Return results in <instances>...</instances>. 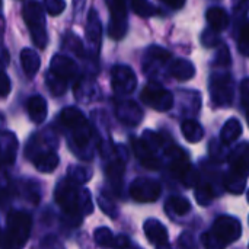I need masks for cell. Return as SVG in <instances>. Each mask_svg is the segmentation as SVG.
Listing matches in <instances>:
<instances>
[{"instance_id":"cell-17","label":"cell","mask_w":249,"mask_h":249,"mask_svg":"<svg viewBox=\"0 0 249 249\" xmlns=\"http://www.w3.org/2000/svg\"><path fill=\"white\" fill-rule=\"evenodd\" d=\"M18 140L13 133L1 131L0 133V165L12 163L16 158Z\"/></svg>"},{"instance_id":"cell-16","label":"cell","mask_w":249,"mask_h":249,"mask_svg":"<svg viewBox=\"0 0 249 249\" xmlns=\"http://www.w3.org/2000/svg\"><path fill=\"white\" fill-rule=\"evenodd\" d=\"M143 229L150 244L156 247H165L168 244V232L159 220L147 219L143 225Z\"/></svg>"},{"instance_id":"cell-44","label":"cell","mask_w":249,"mask_h":249,"mask_svg":"<svg viewBox=\"0 0 249 249\" xmlns=\"http://www.w3.org/2000/svg\"><path fill=\"white\" fill-rule=\"evenodd\" d=\"M130 249H142V248H140V247H131V245H130Z\"/></svg>"},{"instance_id":"cell-10","label":"cell","mask_w":249,"mask_h":249,"mask_svg":"<svg viewBox=\"0 0 249 249\" xmlns=\"http://www.w3.org/2000/svg\"><path fill=\"white\" fill-rule=\"evenodd\" d=\"M111 86L117 95H130L137 86L136 73L125 64H115L111 70Z\"/></svg>"},{"instance_id":"cell-41","label":"cell","mask_w":249,"mask_h":249,"mask_svg":"<svg viewBox=\"0 0 249 249\" xmlns=\"http://www.w3.org/2000/svg\"><path fill=\"white\" fill-rule=\"evenodd\" d=\"M130 239L128 236L125 235H120V236H115L114 238V244H112V248L115 249H128L130 248Z\"/></svg>"},{"instance_id":"cell-4","label":"cell","mask_w":249,"mask_h":249,"mask_svg":"<svg viewBox=\"0 0 249 249\" xmlns=\"http://www.w3.org/2000/svg\"><path fill=\"white\" fill-rule=\"evenodd\" d=\"M60 120L64 124V127L70 131L71 142L76 144V147L80 150H86L92 140V130L83 112L73 107L64 108L60 114Z\"/></svg>"},{"instance_id":"cell-2","label":"cell","mask_w":249,"mask_h":249,"mask_svg":"<svg viewBox=\"0 0 249 249\" xmlns=\"http://www.w3.org/2000/svg\"><path fill=\"white\" fill-rule=\"evenodd\" d=\"M55 201L70 217H80L82 213H88L86 206L92 209L89 191H79L71 181H61L55 188Z\"/></svg>"},{"instance_id":"cell-30","label":"cell","mask_w":249,"mask_h":249,"mask_svg":"<svg viewBox=\"0 0 249 249\" xmlns=\"http://www.w3.org/2000/svg\"><path fill=\"white\" fill-rule=\"evenodd\" d=\"M93 236H95V242H96L98 245H101V247H105V248L112 247L114 238H115V236L112 235V232H111L108 228H98V229L95 231Z\"/></svg>"},{"instance_id":"cell-24","label":"cell","mask_w":249,"mask_h":249,"mask_svg":"<svg viewBox=\"0 0 249 249\" xmlns=\"http://www.w3.org/2000/svg\"><path fill=\"white\" fill-rule=\"evenodd\" d=\"M242 134V124L238 118H231L226 121L220 131V140L223 144H231L236 142Z\"/></svg>"},{"instance_id":"cell-13","label":"cell","mask_w":249,"mask_h":249,"mask_svg":"<svg viewBox=\"0 0 249 249\" xmlns=\"http://www.w3.org/2000/svg\"><path fill=\"white\" fill-rule=\"evenodd\" d=\"M115 115L121 123H124L127 125H139L143 120V109L137 102H134L131 99L117 101L115 102Z\"/></svg>"},{"instance_id":"cell-7","label":"cell","mask_w":249,"mask_h":249,"mask_svg":"<svg viewBox=\"0 0 249 249\" xmlns=\"http://www.w3.org/2000/svg\"><path fill=\"white\" fill-rule=\"evenodd\" d=\"M217 244H220L223 248L236 242L242 235V226L241 222L232 216H220L214 220L212 231L209 232Z\"/></svg>"},{"instance_id":"cell-25","label":"cell","mask_w":249,"mask_h":249,"mask_svg":"<svg viewBox=\"0 0 249 249\" xmlns=\"http://www.w3.org/2000/svg\"><path fill=\"white\" fill-rule=\"evenodd\" d=\"M181 130L185 140L190 143H198L204 137V128L196 120H185L181 125Z\"/></svg>"},{"instance_id":"cell-12","label":"cell","mask_w":249,"mask_h":249,"mask_svg":"<svg viewBox=\"0 0 249 249\" xmlns=\"http://www.w3.org/2000/svg\"><path fill=\"white\" fill-rule=\"evenodd\" d=\"M160 185L149 178H137L131 187H130V194L133 200L139 203H153L160 197Z\"/></svg>"},{"instance_id":"cell-18","label":"cell","mask_w":249,"mask_h":249,"mask_svg":"<svg viewBox=\"0 0 249 249\" xmlns=\"http://www.w3.org/2000/svg\"><path fill=\"white\" fill-rule=\"evenodd\" d=\"M231 174L247 178L248 174V144L244 143L231 156Z\"/></svg>"},{"instance_id":"cell-40","label":"cell","mask_w":249,"mask_h":249,"mask_svg":"<svg viewBox=\"0 0 249 249\" xmlns=\"http://www.w3.org/2000/svg\"><path fill=\"white\" fill-rule=\"evenodd\" d=\"M201 242L206 249H225L220 244H217V241H214V238L209 232L201 236Z\"/></svg>"},{"instance_id":"cell-37","label":"cell","mask_w":249,"mask_h":249,"mask_svg":"<svg viewBox=\"0 0 249 249\" xmlns=\"http://www.w3.org/2000/svg\"><path fill=\"white\" fill-rule=\"evenodd\" d=\"M12 90V83L9 76L4 73L3 69H0V98H6Z\"/></svg>"},{"instance_id":"cell-32","label":"cell","mask_w":249,"mask_h":249,"mask_svg":"<svg viewBox=\"0 0 249 249\" xmlns=\"http://www.w3.org/2000/svg\"><path fill=\"white\" fill-rule=\"evenodd\" d=\"M231 51L228 48V45L222 44L217 51H216V55H214V66L216 67H228L231 66Z\"/></svg>"},{"instance_id":"cell-9","label":"cell","mask_w":249,"mask_h":249,"mask_svg":"<svg viewBox=\"0 0 249 249\" xmlns=\"http://www.w3.org/2000/svg\"><path fill=\"white\" fill-rule=\"evenodd\" d=\"M142 101L147 107H150L156 111L165 112L174 107L175 98L168 89H165L158 82H150L142 92Z\"/></svg>"},{"instance_id":"cell-39","label":"cell","mask_w":249,"mask_h":249,"mask_svg":"<svg viewBox=\"0 0 249 249\" xmlns=\"http://www.w3.org/2000/svg\"><path fill=\"white\" fill-rule=\"evenodd\" d=\"M248 96H249V80L245 77L241 83V102L242 108L247 112L248 111Z\"/></svg>"},{"instance_id":"cell-26","label":"cell","mask_w":249,"mask_h":249,"mask_svg":"<svg viewBox=\"0 0 249 249\" xmlns=\"http://www.w3.org/2000/svg\"><path fill=\"white\" fill-rule=\"evenodd\" d=\"M63 47L66 50H69L70 53H73L76 57L82 58L85 55V47H83V42L79 36L73 35L71 32H67L63 38Z\"/></svg>"},{"instance_id":"cell-22","label":"cell","mask_w":249,"mask_h":249,"mask_svg":"<svg viewBox=\"0 0 249 249\" xmlns=\"http://www.w3.org/2000/svg\"><path fill=\"white\" fill-rule=\"evenodd\" d=\"M32 162H34L35 168H36L39 172L50 174V172H53V171L58 166L60 159H58V156H57L55 152L48 150V152H39V153L32 159Z\"/></svg>"},{"instance_id":"cell-27","label":"cell","mask_w":249,"mask_h":249,"mask_svg":"<svg viewBox=\"0 0 249 249\" xmlns=\"http://www.w3.org/2000/svg\"><path fill=\"white\" fill-rule=\"evenodd\" d=\"M131 7L134 10L136 15L142 16V18H152L155 15H158V7L150 3L149 0H131Z\"/></svg>"},{"instance_id":"cell-31","label":"cell","mask_w":249,"mask_h":249,"mask_svg":"<svg viewBox=\"0 0 249 249\" xmlns=\"http://www.w3.org/2000/svg\"><path fill=\"white\" fill-rule=\"evenodd\" d=\"M238 47L242 55H248L249 50V35H248V20L244 18L241 22V29H239V38H238Z\"/></svg>"},{"instance_id":"cell-38","label":"cell","mask_w":249,"mask_h":249,"mask_svg":"<svg viewBox=\"0 0 249 249\" xmlns=\"http://www.w3.org/2000/svg\"><path fill=\"white\" fill-rule=\"evenodd\" d=\"M98 203H99V207L102 209V212H105L107 214H109L111 217H115L117 216V209L115 206L109 201V198H105L104 196H101L98 198Z\"/></svg>"},{"instance_id":"cell-28","label":"cell","mask_w":249,"mask_h":249,"mask_svg":"<svg viewBox=\"0 0 249 249\" xmlns=\"http://www.w3.org/2000/svg\"><path fill=\"white\" fill-rule=\"evenodd\" d=\"M107 174H108L109 179L112 181V184H115L118 187L121 184L123 174H124V162H121V160L111 162L109 166H108V169H107Z\"/></svg>"},{"instance_id":"cell-20","label":"cell","mask_w":249,"mask_h":249,"mask_svg":"<svg viewBox=\"0 0 249 249\" xmlns=\"http://www.w3.org/2000/svg\"><path fill=\"white\" fill-rule=\"evenodd\" d=\"M169 74L177 80H190L196 74V67L190 60L185 58H177L169 66Z\"/></svg>"},{"instance_id":"cell-35","label":"cell","mask_w":249,"mask_h":249,"mask_svg":"<svg viewBox=\"0 0 249 249\" xmlns=\"http://www.w3.org/2000/svg\"><path fill=\"white\" fill-rule=\"evenodd\" d=\"M196 197H197V201L201 206H207L212 201V198H213V190L209 185H200L197 188Z\"/></svg>"},{"instance_id":"cell-36","label":"cell","mask_w":249,"mask_h":249,"mask_svg":"<svg viewBox=\"0 0 249 249\" xmlns=\"http://www.w3.org/2000/svg\"><path fill=\"white\" fill-rule=\"evenodd\" d=\"M90 177H92V172L86 171L85 168H71V171H70V178L73 179L71 182L76 181V182L82 184V182L88 181Z\"/></svg>"},{"instance_id":"cell-21","label":"cell","mask_w":249,"mask_h":249,"mask_svg":"<svg viewBox=\"0 0 249 249\" xmlns=\"http://www.w3.org/2000/svg\"><path fill=\"white\" fill-rule=\"evenodd\" d=\"M20 64L28 77H34L41 66V58L38 53L32 48H23L20 51Z\"/></svg>"},{"instance_id":"cell-43","label":"cell","mask_w":249,"mask_h":249,"mask_svg":"<svg viewBox=\"0 0 249 249\" xmlns=\"http://www.w3.org/2000/svg\"><path fill=\"white\" fill-rule=\"evenodd\" d=\"M165 4H168L171 9H181L185 4V0H162Z\"/></svg>"},{"instance_id":"cell-33","label":"cell","mask_w":249,"mask_h":249,"mask_svg":"<svg viewBox=\"0 0 249 249\" xmlns=\"http://www.w3.org/2000/svg\"><path fill=\"white\" fill-rule=\"evenodd\" d=\"M220 41H222V39H220L219 32L214 31V29H212V28L206 29V31L203 32V35H201V42H203L206 47H209V48L217 47V45L220 44Z\"/></svg>"},{"instance_id":"cell-8","label":"cell","mask_w":249,"mask_h":249,"mask_svg":"<svg viewBox=\"0 0 249 249\" xmlns=\"http://www.w3.org/2000/svg\"><path fill=\"white\" fill-rule=\"evenodd\" d=\"M107 4L109 9V36L117 41L123 39L128 31L127 0H107Z\"/></svg>"},{"instance_id":"cell-45","label":"cell","mask_w":249,"mask_h":249,"mask_svg":"<svg viewBox=\"0 0 249 249\" xmlns=\"http://www.w3.org/2000/svg\"><path fill=\"white\" fill-rule=\"evenodd\" d=\"M1 6H3V3H1V0H0V12H1Z\"/></svg>"},{"instance_id":"cell-19","label":"cell","mask_w":249,"mask_h":249,"mask_svg":"<svg viewBox=\"0 0 249 249\" xmlns=\"http://www.w3.org/2000/svg\"><path fill=\"white\" fill-rule=\"evenodd\" d=\"M26 109H28V114H29V118L32 120V123L35 124H41L45 118H47V114H48V107H47V101L39 96V95H35V96H31L26 102Z\"/></svg>"},{"instance_id":"cell-1","label":"cell","mask_w":249,"mask_h":249,"mask_svg":"<svg viewBox=\"0 0 249 249\" xmlns=\"http://www.w3.org/2000/svg\"><path fill=\"white\" fill-rule=\"evenodd\" d=\"M77 74V66L76 63L61 54H55L51 58L50 70L45 74L47 88L50 92L55 96L63 95L67 90L69 82L73 80Z\"/></svg>"},{"instance_id":"cell-34","label":"cell","mask_w":249,"mask_h":249,"mask_svg":"<svg viewBox=\"0 0 249 249\" xmlns=\"http://www.w3.org/2000/svg\"><path fill=\"white\" fill-rule=\"evenodd\" d=\"M44 7L48 15L57 16L66 9V1L64 0H44Z\"/></svg>"},{"instance_id":"cell-23","label":"cell","mask_w":249,"mask_h":249,"mask_svg":"<svg viewBox=\"0 0 249 249\" xmlns=\"http://www.w3.org/2000/svg\"><path fill=\"white\" fill-rule=\"evenodd\" d=\"M206 19L210 23V28L217 31V32L226 29L228 25H229V15H228V12L223 7H219V6L210 7L207 10V13H206Z\"/></svg>"},{"instance_id":"cell-5","label":"cell","mask_w":249,"mask_h":249,"mask_svg":"<svg viewBox=\"0 0 249 249\" xmlns=\"http://www.w3.org/2000/svg\"><path fill=\"white\" fill-rule=\"evenodd\" d=\"M22 16H23V20L29 29V34H31L34 44L39 48H45L48 44V35H47L45 15H44L42 6L35 0L25 3L23 10H22Z\"/></svg>"},{"instance_id":"cell-3","label":"cell","mask_w":249,"mask_h":249,"mask_svg":"<svg viewBox=\"0 0 249 249\" xmlns=\"http://www.w3.org/2000/svg\"><path fill=\"white\" fill-rule=\"evenodd\" d=\"M32 228V219L26 212H10L7 216V229L0 239L1 249H23Z\"/></svg>"},{"instance_id":"cell-29","label":"cell","mask_w":249,"mask_h":249,"mask_svg":"<svg viewBox=\"0 0 249 249\" xmlns=\"http://www.w3.org/2000/svg\"><path fill=\"white\" fill-rule=\"evenodd\" d=\"M169 207L172 209L174 213H177L178 216H184L190 212L191 204L185 197H171L169 198Z\"/></svg>"},{"instance_id":"cell-42","label":"cell","mask_w":249,"mask_h":249,"mask_svg":"<svg viewBox=\"0 0 249 249\" xmlns=\"http://www.w3.org/2000/svg\"><path fill=\"white\" fill-rule=\"evenodd\" d=\"M9 60H10V55H9V51L6 50V47H3L0 44V69H6V66L9 64Z\"/></svg>"},{"instance_id":"cell-6","label":"cell","mask_w":249,"mask_h":249,"mask_svg":"<svg viewBox=\"0 0 249 249\" xmlns=\"http://www.w3.org/2000/svg\"><path fill=\"white\" fill-rule=\"evenodd\" d=\"M210 98L216 107H229L233 101L235 83L228 71H216L210 76Z\"/></svg>"},{"instance_id":"cell-11","label":"cell","mask_w":249,"mask_h":249,"mask_svg":"<svg viewBox=\"0 0 249 249\" xmlns=\"http://www.w3.org/2000/svg\"><path fill=\"white\" fill-rule=\"evenodd\" d=\"M172 58V54L159 47V45H152L147 48V51L144 53V60H143V71L150 76V77H155L159 74L160 69L165 67L169 60Z\"/></svg>"},{"instance_id":"cell-14","label":"cell","mask_w":249,"mask_h":249,"mask_svg":"<svg viewBox=\"0 0 249 249\" xmlns=\"http://www.w3.org/2000/svg\"><path fill=\"white\" fill-rule=\"evenodd\" d=\"M131 147H133L136 158L140 160V163L144 168H147L150 171H156L160 168V160L156 158V155L153 153V149L143 139L133 137L131 139Z\"/></svg>"},{"instance_id":"cell-15","label":"cell","mask_w":249,"mask_h":249,"mask_svg":"<svg viewBox=\"0 0 249 249\" xmlns=\"http://www.w3.org/2000/svg\"><path fill=\"white\" fill-rule=\"evenodd\" d=\"M86 38L89 41L90 48L96 53L99 51V45H101V38H102V25H101V19L96 13L95 9H90L88 13V19H86Z\"/></svg>"}]
</instances>
